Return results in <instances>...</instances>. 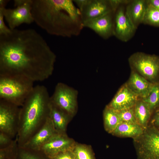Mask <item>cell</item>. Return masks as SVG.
Masks as SVG:
<instances>
[{"label": "cell", "instance_id": "5b68a950", "mask_svg": "<svg viewBox=\"0 0 159 159\" xmlns=\"http://www.w3.org/2000/svg\"><path fill=\"white\" fill-rule=\"evenodd\" d=\"M133 70L153 84L159 83V56L141 52L132 54L129 58Z\"/></svg>", "mask_w": 159, "mask_h": 159}, {"label": "cell", "instance_id": "4dcf8cb0", "mask_svg": "<svg viewBox=\"0 0 159 159\" xmlns=\"http://www.w3.org/2000/svg\"><path fill=\"white\" fill-rule=\"evenodd\" d=\"M112 11L114 13L120 6L123 4H127L131 0H109Z\"/></svg>", "mask_w": 159, "mask_h": 159}, {"label": "cell", "instance_id": "83f0119b", "mask_svg": "<svg viewBox=\"0 0 159 159\" xmlns=\"http://www.w3.org/2000/svg\"><path fill=\"white\" fill-rule=\"evenodd\" d=\"M15 139L4 133L0 132V149L10 146L14 142Z\"/></svg>", "mask_w": 159, "mask_h": 159}, {"label": "cell", "instance_id": "3957f363", "mask_svg": "<svg viewBox=\"0 0 159 159\" xmlns=\"http://www.w3.org/2000/svg\"><path fill=\"white\" fill-rule=\"evenodd\" d=\"M50 97L43 85L34 86L20 107L16 139L21 147L43 126L49 117Z\"/></svg>", "mask_w": 159, "mask_h": 159}, {"label": "cell", "instance_id": "603a6c76", "mask_svg": "<svg viewBox=\"0 0 159 159\" xmlns=\"http://www.w3.org/2000/svg\"><path fill=\"white\" fill-rule=\"evenodd\" d=\"M143 23L159 27V10L147 2V6Z\"/></svg>", "mask_w": 159, "mask_h": 159}, {"label": "cell", "instance_id": "f1b7e54d", "mask_svg": "<svg viewBox=\"0 0 159 159\" xmlns=\"http://www.w3.org/2000/svg\"><path fill=\"white\" fill-rule=\"evenodd\" d=\"M4 18L3 8L0 7V35L8 34L11 31V29L5 25Z\"/></svg>", "mask_w": 159, "mask_h": 159}, {"label": "cell", "instance_id": "52a82bcc", "mask_svg": "<svg viewBox=\"0 0 159 159\" xmlns=\"http://www.w3.org/2000/svg\"><path fill=\"white\" fill-rule=\"evenodd\" d=\"M14 2V8L2 7L4 18L11 29L22 24L34 22L31 12L32 0H15Z\"/></svg>", "mask_w": 159, "mask_h": 159}, {"label": "cell", "instance_id": "d6a6232c", "mask_svg": "<svg viewBox=\"0 0 159 159\" xmlns=\"http://www.w3.org/2000/svg\"><path fill=\"white\" fill-rule=\"evenodd\" d=\"M154 120L156 124L159 126V107L155 112Z\"/></svg>", "mask_w": 159, "mask_h": 159}, {"label": "cell", "instance_id": "9c48e42d", "mask_svg": "<svg viewBox=\"0 0 159 159\" xmlns=\"http://www.w3.org/2000/svg\"><path fill=\"white\" fill-rule=\"evenodd\" d=\"M140 136L137 149L138 159H159V131L151 129Z\"/></svg>", "mask_w": 159, "mask_h": 159}, {"label": "cell", "instance_id": "9a60e30c", "mask_svg": "<svg viewBox=\"0 0 159 159\" xmlns=\"http://www.w3.org/2000/svg\"><path fill=\"white\" fill-rule=\"evenodd\" d=\"M57 133L54 125L49 117L43 126L23 147L20 148L39 150L41 147Z\"/></svg>", "mask_w": 159, "mask_h": 159}, {"label": "cell", "instance_id": "d4e9b609", "mask_svg": "<svg viewBox=\"0 0 159 159\" xmlns=\"http://www.w3.org/2000/svg\"><path fill=\"white\" fill-rule=\"evenodd\" d=\"M17 159H50L40 150L19 148Z\"/></svg>", "mask_w": 159, "mask_h": 159}, {"label": "cell", "instance_id": "7c38bea8", "mask_svg": "<svg viewBox=\"0 0 159 159\" xmlns=\"http://www.w3.org/2000/svg\"><path fill=\"white\" fill-rule=\"evenodd\" d=\"M80 11L83 23L113 12L109 0H87Z\"/></svg>", "mask_w": 159, "mask_h": 159}, {"label": "cell", "instance_id": "4fadbf2b", "mask_svg": "<svg viewBox=\"0 0 159 159\" xmlns=\"http://www.w3.org/2000/svg\"><path fill=\"white\" fill-rule=\"evenodd\" d=\"M114 14L112 12L85 21L83 23L84 27L89 28L102 38L107 39L113 35Z\"/></svg>", "mask_w": 159, "mask_h": 159}, {"label": "cell", "instance_id": "277c9868", "mask_svg": "<svg viewBox=\"0 0 159 159\" xmlns=\"http://www.w3.org/2000/svg\"><path fill=\"white\" fill-rule=\"evenodd\" d=\"M34 82L19 76H0V99L21 107L32 90Z\"/></svg>", "mask_w": 159, "mask_h": 159}, {"label": "cell", "instance_id": "30bf717a", "mask_svg": "<svg viewBox=\"0 0 159 159\" xmlns=\"http://www.w3.org/2000/svg\"><path fill=\"white\" fill-rule=\"evenodd\" d=\"M122 6L118 7L114 14L113 35L121 41L126 42L134 36L137 28Z\"/></svg>", "mask_w": 159, "mask_h": 159}, {"label": "cell", "instance_id": "836d02e7", "mask_svg": "<svg viewBox=\"0 0 159 159\" xmlns=\"http://www.w3.org/2000/svg\"><path fill=\"white\" fill-rule=\"evenodd\" d=\"M9 1L7 0H0V7L5 8V6Z\"/></svg>", "mask_w": 159, "mask_h": 159}, {"label": "cell", "instance_id": "8fae6325", "mask_svg": "<svg viewBox=\"0 0 159 159\" xmlns=\"http://www.w3.org/2000/svg\"><path fill=\"white\" fill-rule=\"evenodd\" d=\"M76 142L67 134L57 133L52 136L41 148L40 150L50 158L58 153L72 150Z\"/></svg>", "mask_w": 159, "mask_h": 159}, {"label": "cell", "instance_id": "6da1fadb", "mask_svg": "<svg viewBox=\"0 0 159 159\" xmlns=\"http://www.w3.org/2000/svg\"><path fill=\"white\" fill-rule=\"evenodd\" d=\"M56 59L34 29H11L0 35V76H19L42 81L53 72Z\"/></svg>", "mask_w": 159, "mask_h": 159}, {"label": "cell", "instance_id": "f546056e", "mask_svg": "<svg viewBox=\"0 0 159 159\" xmlns=\"http://www.w3.org/2000/svg\"><path fill=\"white\" fill-rule=\"evenodd\" d=\"M50 159H75L72 150L61 152Z\"/></svg>", "mask_w": 159, "mask_h": 159}, {"label": "cell", "instance_id": "484cf974", "mask_svg": "<svg viewBox=\"0 0 159 159\" xmlns=\"http://www.w3.org/2000/svg\"><path fill=\"white\" fill-rule=\"evenodd\" d=\"M19 148L15 138L11 145L0 149V159H17Z\"/></svg>", "mask_w": 159, "mask_h": 159}, {"label": "cell", "instance_id": "ffe728a7", "mask_svg": "<svg viewBox=\"0 0 159 159\" xmlns=\"http://www.w3.org/2000/svg\"><path fill=\"white\" fill-rule=\"evenodd\" d=\"M134 110L138 123L143 128H145L152 112L148 106L142 99H139Z\"/></svg>", "mask_w": 159, "mask_h": 159}, {"label": "cell", "instance_id": "1f68e13d", "mask_svg": "<svg viewBox=\"0 0 159 159\" xmlns=\"http://www.w3.org/2000/svg\"><path fill=\"white\" fill-rule=\"evenodd\" d=\"M147 2L159 10V0H146Z\"/></svg>", "mask_w": 159, "mask_h": 159}, {"label": "cell", "instance_id": "cb8c5ba5", "mask_svg": "<svg viewBox=\"0 0 159 159\" xmlns=\"http://www.w3.org/2000/svg\"><path fill=\"white\" fill-rule=\"evenodd\" d=\"M142 99L147 105L151 112L159 107V83L154 84L148 96Z\"/></svg>", "mask_w": 159, "mask_h": 159}, {"label": "cell", "instance_id": "44dd1931", "mask_svg": "<svg viewBox=\"0 0 159 159\" xmlns=\"http://www.w3.org/2000/svg\"><path fill=\"white\" fill-rule=\"evenodd\" d=\"M103 117L105 130L111 134L120 122L117 111L107 105L103 112Z\"/></svg>", "mask_w": 159, "mask_h": 159}, {"label": "cell", "instance_id": "8992f818", "mask_svg": "<svg viewBox=\"0 0 159 159\" xmlns=\"http://www.w3.org/2000/svg\"><path fill=\"white\" fill-rule=\"evenodd\" d=\"M78 94L77 90L64 83L59 82L50 97V101L73 117L77 112Z\"/></svg>", "mask_w": 159, "mask_h": 159}, {"label": "cell", "instance_id": "ac0fdd59", "mask_svg": "<svg viewBox=\"0 0 159 159\" xmlns=\"http://www.w3.org/2000/svg\"><path fill=\"white\" fill-rule=\"evenodd\" d=\"M147 6L146 0H131L127 4L126 12L136 28L143 23Z\"/></svg>", "mask_w": 159, "mask_h": 159}, {"label": "cell", "instance_id": "2e32d148", "mask_svg": "<svg viewBox=\"0 0 159 159\" xmlns=\"http://www.w3.org/2000/svg\"><path fill=\"white\" fill-rule=\"evenodd\" d=\"M126 83L131 90L141 99L148 96L154 84L133 70Z\"/></svg>", "mask_w": 159, "mask_h": 159}, {"label": "cell", "instance_id": "7402d4cb", "mask_svg": "<svg viewBox=\"0 0 159 159\" xmlns=\"http://www.w3.org/2000/svg\"><path fill=\"white\" fill-rule=\"evenodd\" d=\"M72 151L75 159H96L90 146L76 142Z\"/></svg>", "mask_w": 159, "mask_h": 159}, {"label": "cell", "instance_id": "e0dca14e", "mask_svg": "<svg viewBox=\"0 0 159 159\" xmlns=\"http://www.w3.org/2000/svg\"><path fill=\"white\" fill-rule=\"evenodd\" d=\"M49 117L57 133L66 134L67 125L72 117L51 101Z\"/></svg>", "mask_w": 159, "mask_h": 159}, {"label": "cell", "instance_id": "5bb4252c", "mask_svg": "<svg viewBox=\"0 0 159 159\" xmlns=\"http://www.w3.org/2000/svg\"><path fill=\"white\" fill-rule=\"evenodd\" d=\"M139 99L125 83L119 89L107 106L116 111H119L134 107Z\"/></svg>", "mask_w": 159, "mask_h": 159}, {"label": "cell", "instance_id": "ba28073f", "mask_svg": "<svg viewBox=\"0 0 159 159\" xmlns=\"http://www.w3.org/2000/svg\"><path fill=\"white\" fill-rule=\"evenodd\" d=\"M20 107L0 99V132L13 139L17 133Z\"/></svg>", "mask_w": 159, "mask_h": 159}, {"label": "cell", "instance_id": "4316f807", "mask_svg": "<svg viewBox=\"0 0 159 159\" xmlns=\"http://www.w3.org/2000/svg\"><path fill=\"white\" fill-rule=\"evenodd\" d=\"M117 112L120 122L138 123L135 115L134 107Z\"/></svg>", "mask_w": 159, "mask_h": 159}, {"label": "cell", "instance_id": "7a4b0ae2", "mask_svg": "<svg viewBox=\"0 0 159 159\" xmlns=\"http://www.w3.org/2000/svg\"><path fill=\"white\" fill-rule=\"evenodd\" d=\"M72 0H32L34 21L48 34L70 38L83 28L80 11Z\"/></svg>", "mask_w": 159, "mask_h": 159}, {"label": "cell", "instance_id": "d6986e66", "mask_svg": "<svg viewBox=\"0 0 159 159\" xmlns=\"http://www.w3.org/2000/svg\"><path fill=\"white\" fill-rule=\"evenodd\" d=\"M143 132V128L138 123L120 122L111 134L120 136L136 137Z\"/></svg>", "mask_w": 159, "mask_h": 159}]
</instances>
